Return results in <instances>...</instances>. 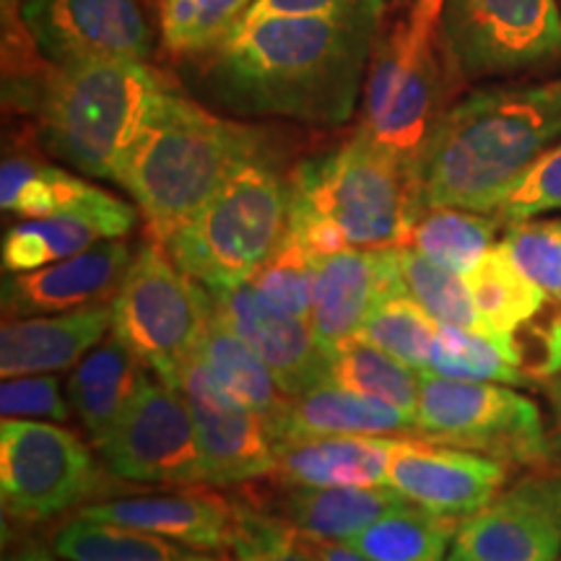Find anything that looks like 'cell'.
Returning a JSON list of instances; mask_svg holds the SVG:
<instances>
[{"label":"cell","instance_id":"obj_50","mask_svg":"<svg viewBox=\"0 0 561 561\" xmlns=\"http://www.w3.org/2000/svg\"><path fill=\"white\" fill-rule=\"evenodd\" d=\"M403 3H413V0H388V5H403Z\"/></svg>","mask_w":561,"mask_h":561},{"label":"cell","instance_id":"obj_39","mask_svg":"<svg viewBox=\"0 0 561 561\" xmlns=\"http://www.w3.org/2000/svg\"><path fill=\"white\" fill-rule=\"evenodd\" d=\"M512 261L546 297L561 305V219H528L504 227L500 240Z\"/></svg>","mask_w":561,"mask_h":561},{"label":"cell","instance_id":"obj_35","mask_svg":"<svg viewBox=\"0 0 561 561\" xmlns=\"http://www.w3.org/2000/svg\"><path fill=\"white\" fill-rule=\"evenodd\" d=\"M53 551L62 561H178L185 557L167 538L81 515L55 533Z\"/></svg>","mask_w":561,"mask_h":561},{"label":"cell","instance_id":"obj_20","mask_svg":"<svg viewBox=\"0 0 561 561\" xmlns=\"http://www.w3.org/2000/svg\"><path fill=\"white\" fill-rule=\"evenodd\" d=\"M0 206L19 219L81 214L107 224L115 240L130 234L138 210L79 174L47 164L32 153H5L0 170Z\"/></svg>","mask_w":561,"mask_h":561},{"label":"cell","instance_id":"obj_6","mask_svg":"<svg viewBox=\"0 0 561 561\" xmlns=\"http://www.w3.org/2000/svg\"><path fill=\"white\" fill-rule=\"evenodd\" d=\"M291 206L335 224L351 248L364 250L401 248L421 214L409 161L364 130L301 161L291 172Z\"/></svg>","mask_w":561,"mask_h":561},{"label":"cell","instance_id":"obj_16","mask_svg":"<svg viewBox=\"0 0 561 561\" xmlns=\"http://www.w3.org/2000/svg\"><path fill=\"white\" fill-rule=\"evenodd\" d=\"M206 291L216 314L255 351L286 396L297 398L331 380V351L314 335L310 320L280 310L250 280Z\"/></svg>","mask_w":561,"mask_h":561},{"label":"cell","instance_id":"obj_28","mask_svg":"<svg viewBox=\"0 0 561 561\" xmlns=\"http://www.w3.org/2000/svg\"><path fill=\"white\" fill-rule=\"evenodd\" d=\"M483 333L512 335L538 318L549 305L541 286L517 268L502 242H496L481 263L466 276Z\"/></svg>","mask_w":561,"mask_h":561},{"label":"cell","instance_id":"obj_47","mask_svg":"<svg viewBox=\"0 0 561 561\" xmlns=\"http://www.w3.org/2000/svg\"><path fill=\"white\" fill-rule=\"evenodd\" d=\"M178 561H227V559H216V557H201V553H185V557Z\"/></svg>","mask_w":561,"mask_h":561},{"label":"cell","instance_id":"obj_30","mask_svg":"<svg viewBox=\"0 0 561 561\" xmlns=\"http://www.w3.org/2000/svg\"><path fill=\"white\" fill-rule=\"evenodd\" d=\"M458 528L460 520L403 502L346 543L369 561H447V546Z\"/></svg>","mask_w":561,"mask_h":561},{"label":"cell","instance_id":"obj_18","mask_svg":"<svg viewBox=\"0 0 561 561\" xmlns=\"http://www.w3.org/2000/svg\"><path fill=\"white\" fill-rule=\"evenodd\" d=\"M403 291L398 248H346L312 261L310 325L328 351L359 335L385 294Z\"/></svg>","mask_w":561,"mask_h":561},{"label":"cell","instance_id":"obj_12","mask_svg":"<svg viewBox=\"0 0 561 561\" xmlns=\"http://www.w3.org/2000/svg\"><path fill=\"white\" fill-rule=\"evenodd\" d=\"M107 468L138 483H203V460L191 409L164 380H146L128 411L100 445Z\"/></svg>","mask_w":561,"mask_h":561},{"label":"cell","instance_id":"obj_8","mask_svg":"<svg viewBox=\"0 0 561 561\" xmlns=\"http://www.w3.org/2000/svg\"><path fill=\"white\" fill-rule=\"evenodd\" d=\"M208 314V291L174 263L164 242L149 237L112 299V335L159 380L172 385L180 369L198 356Z\"/></svg>","mask_w":561,"mask_h":561},{"label":"cell","instance_id":"obj_29","mask_svg":"<svg viewBox=\"0 0 561 561\" xmlns=\"http://www.w3.org/2000/svg\"><path fill=\"white\" fill-rule=\"evenodd\" d=\"M434 377L468 382H500L512 388L533 385L523 371L512 335L471 331V328L439 325L434 335L430 371Z\"/></svg>","mask_w":561,"mask_h":561},{"label":"cell","instance_id":"obj_24","mask_svg":"<svg viewBox=\"0 0 561 561\" xmlns=\"http://www.w3.org/2000/svg\"><path fill=\"white\" fill-rule=\"evenodd\" d=\"M146 369L149 367L117 335L96 343L70 369L66 382L70 411L76 413L96 447L110 437L133 398L149 380Z\"/></svg>","mask_w":561,"mask_h":561},{"label":"cell","instance_id":"obj_32","mask_svg":"<svg viewBox=\"0 0 561 561\" xmlns=\"http://www.w3.org/2000/svg\"><path fill=\"white\" fill-rule=\"evenodd\" d=\"M104 240H115L107 224L81 214H60L47 219H24L5 231L3 271L30 273L66 257L87 252Z\"/></svg>","mask_w":561,"mask_h":561},{"label":"cell","instance_id":"obj_48","mask_svg":"<svg viewBox=\"0 0 561 561\" xmlns=\"http://www.w3.org/2000/svg\"><path fill=\"white\" fill-rule=\"evenodd\" d=\"M13 561H53V559L39 557V553H30V557H21V559H13Z\"/></svg>","mask_w":561,"mask_h":561},{"label":"cell","instance_id":"obj_9","mask_svg":"<svg viewBox=\"0 0 561 561\" xmlns=\"http://www.w3.org/2000/svg\"><path fill=\"white\" fill-rule=\"evenodd\" d=\"M416 437L551 471L549 432L541 409L523 392L496 382L424 375L416 405Z\"/></svg>","mask_w":561,"mask_h":561},{"label":"cell","instance_id":"obj_21","mask_svg":"<svg viewBox=\"0 0 561 561\" xmlns=\"http://www.w3.org/2000/svg\"><path fill=\"white\" fill-rule=\"evenodd\" d=\"M79 515L206 551L231 549L240 528V507L206 489L96 502L81 507Z\"/></svg>","mask_w":561,"mask_h":561},{"label":"cell","instance_id":"obj_2","mask_svg":"<svg viewBox=\"0 0 561 561\" xmlns=\"http://www.w3.org/2000/svg\"><path fill=\"white\" fill-rule=\"evenodd\" d=\"M561 138V76L491 87L455 102L413 159L419 206L494 214L533 161Z\"/></svg>","mask_w":561,"mask_h":561},{"label":"cell","instance_id":"obj_3","mask_svg":"<svg viewBox=\"0 0 561 561\" xmlns=\"http://www.w3.org/2000/svg\"><path fill=\"white\" fill-rule=\"evenodd\" d=\"M167 83L170 79L144 60L50 62L37 81L5 94L3 102L34 117L42 146L55 159L87 178L117 182Z\"/></svg>","mask_w":561,"mask_h":561},{"label":"cell","instance_id":"obj_33","mask_svg":"<svg viewBox=\"0 0 561 561\" xmlns=\"http://www.w3.org/2000/svg\"><path fill=\"white\" fill-rule=\"evenodd\" d=\"M331 380L377 401L416 413L424 375L362 335L331 348Z\"/></svg>","mask_w":561,"mask_h":561},{"label":"cell","instance_id":"obj_46","mask_svg":"<svg viewBox=\"0 0 561 561\" xmlns=\"http://www.w3.org/2000/svg\"><path fill=\"white\" fill-rule=\"evenodd\" d=\"M26 5V0H0V13H3V21H19L21 9Z\"/></svg>","mask_w":561,"mask_h":561},{"label":"cell","instance_id":"obj_37","mask_svg":"<svg viewBox=\"0 0 561 561\" xmlns=\"http://www.w3.org/2000/svg\"><path fill=\"white\" fill-rule=\"evenodd\" d=\"M437 328L439 322L430 318L424 307L416 305L409 294L390 291L377 301L375 310L364 320L359 335L426 375Z\"/></svg>","mask_w":561,"mask_h":561},{"label":"cell","instance_id":"obj_4","mask_svg":"<svg viewBox=\"0 0 561 561\" xmlns=\"http://www.w3.org/2000/svg\"><path fill=\"white\" fill-rule=\"evenodd\" d=\"M263 151L268 146L255 128L216 115L170 81L125 157L117 185L136 201L151 240L167 244L244 161Z\"/></svg>","mask_w":561,"mask_h":561},{"label":"cell","instance_id":"obj_11","mask_svg":"<svg viewBox=\"0 0 561 561\" xmlns=\"http://www.w3.org/2000/svg\"><path fill=\"white\" fill-rule=\"evenodd\" d=\"M96 462L83 442L60 424L3 421L0 494L3 512L19 523H45L87 500Z\"/></svg>","mask_w":561,"mask_h":561},{"label":"cell","instance_id":"obj_25","mask_svg":"<svg viewBox=\"0 0 561 561\" xmlns=\"http://www.w3.org/2000/svg\"><path fill=\"white\" fill-rule=\"evenodd\" d=\"M413 432H416V413L325 380L294 398L280 439L341 437V434L396 437Z\"/></svg>","mask_w":561,"mask_h":561},{"label":"cell","instance_id":"obj_1","mask_svg":"<svg viewBox=\"0 0 561 561\" xmlns=\"http://www.w3.org/2000/svg\"><path fill=\"white\" fill-rule=\"evenodd\" d=\"M385 13L242 21L193 60L206 94L234 115L339 128L362 100Z\"/></svg>","mask_w":561,"mask_h":561},{"label":"cell","instance_id":"obj_27","mask_svg":"<svg viewBox=\"0 0 561 561\" xmlns=\"http://www.w3.org/2000/svg\"><path fill=\"white\" fill-rule=\"evenodd\" d=\"M198 356L214 371L216 380L263 421L273 442L284 437L294 398L286 396L276 377H273V371L257 359L255 351L216 314L214 305H210L208 325L206 333H203Z\"/></svg>","mask_w":561,"mask_h":561},{"label":"cell","instance_id":"obj_43","mask_svg":"<svg viewBox=\"0 0 561 561\" xmlns=\"http://www.w3.org/2000/svg\"><path fill=\"white\" fill-rule=\"evenodd\" d=\"M388 11V0H255L244 21L286 16H343V13Z\"/></svg>","mask_w":561,"mask_h":561},{"label":"cell","instance_id":"obj_42","mask_svg":"<svg viewBox=\"0 0 561 561\" xmlns=\"http://www.w3.org/2000/svg\"><path fill=\"white\" fill-rule=\"evenodd\" d=\"M0 413H3V421L47 419L60 424L70 419V403L68 396H62V385L55 375L3 377Z\"/></svg>","mask_w":561,"mask_h":561},{"label":"cell","instance_id":"obj_7","mask_svg":"<svg viewBox=\"0 0 561 561\" xmlns=\"http://www.w3.org/2000/svg\"><path fill=\"white\" fill-rule=\"evenodd\" d=\"M439 11L442 0H413L401 19L380 30L364 81L359 130L409 161L411 170L445 112L450 70L437 39Z\"/></svg>","mask_w":561,"mask_h":561},{"label":"cell","instance_id":"obj_34","mask_svg":"<svg viewBox=\"0 0 561 561\" xmlns=\"http://www.w3.org/2000/svg\"><path fill=\"white\" fill-rule=\"evenodd\" d=\"M255 0H157L159 37L174 58H201L219 47Z\"/></svg>","mask_w":561,"mask_h":561},{"label":"cell","instance_id":"obj_41","mask_svg":"<svg viewBox=\"0 0 561 561\" xmlns=\"http://www.w3.org/2000/svg\"><path fill=\"white\" fill-rule=\"evenodd\" d=\"M549 210H561V144L541 153L528 172L512 185L507 198L494 210L504 224L538 219Z\"/></svg>","mask_w":561,"mask_h":561},{"label":"cell","instance_id":"obj_45","mask_svg":"<svg viewBox=\"0 0 561 561\" xmlns=\"http://www.w3.org/2000/svg\"><path fill=\"white\" fill-rule=\"evenodd\" d=\"M301 536H305V533H301ZM305 538L318 561H369L346 541H325V538H310V536H305Z\"/></svg>","mask_w":561,"mask_h":561},{"label":"cell","instance_id":"obj_49","mask_svg":"<svg viewBox=\"0 0 561 561\" xmlns=\"http://www.w3.org/2000/svg\"><path fill=\"white\" fill-rule=\"evenodd\" d=\"M447 561H471V559H468V557H462L460 551H455V549H453V553H450V557H447Z\"/></svg>","mask_w":561,"mask_h":561},{"label":"cell","instance_id":"obj_5","mask_svg":"<svg viewBox=\"0 0 561 561\" xmlns=\"http://www.w3.org/2000/svg\"><path fill=\"white\" fill-rule=\"evenodd\" d=\"M289 210L291 174L278 170L268 149L244 161L167 250L203 289L244 284L286 234Z\"/></svg>","mask_w":561,"mask_h":561},{"label":"cell","instance_id":"obj_13","mask_svg":"<svg viewBox=\"0 0 561 561\" xmlns=\"http://www.w3.org/2000/svg\"><path fill=\"white\" fill-rule=\"evenodd\" d=\"M172 388L191 409L203 460V483L234 486L273 473L276 442L263 421L216 380L201 356L180 369Z\"/></svg>","mask_w":561,"mask_h":561},{"label":"cell","instance_id":"obj_10","mask_svg":"<svg viewBox=\"0 0 561 561\" xmlns=\"http://www.w3.org/2000/svg\"><path fill=\"white\" fill-rule=\"evenodd\" d=\"M437 39L455 81L557 66L559 0H442Z\"/></svg>","mask_w":561,"mask_h":561},{"label":"cell","instance_id":"obj_17","mask_svg":"<svg viewBox=\"0 0 561 561\" xmlns=\"http://www.w3.org/2000/svg\"><path fill=\"white\" fill-rule=\"evenodd\" d=\"M507 481V466L489 455L426 439L392 442L388 486L405 502L434 515L466 520L494 500Z\"/></svg>","mask_w":561,"mask_h":561},{"label":"cell","instance_id":"obj_22","mask_svg":"<svg viewBox=\"0 0 561 561\" xmlns=\"http://www.w3.org/2000/svg\"><path fill=\"white\" fill-rule=\"evenodd\" d=\"M112 328V301L53 318H11L0 328V375H55L73 369Z\"/></svg>","mask_w":561,"mask_h":561},{"label":"cell","instance_id":"obj_14","mask_svg":"<svg viewBox=\"0 0 561 561\" xmlns=\"http://www.w3.org/2000/svg\"><path fill=\"white\" fill-rule=\"evenodd\" d=\"M455 551L471 561H557L561 471L525 476L460 523Z\"/></svg>","mask_w":561,"mask_h":561},{"label":"cell","instance_id":"obj_44","mask_svg":"<svg viewBox=\"0 0 561 561\" xmlns=\"http://www.w3.org/2000/svg\"><path fill=\"white\" fill-rule=\"evenodd\" d=\"M541 388L549 398L551 405V432H549V453H551V468L561 471V375L551 377V380L541 382Z\"/></svg>","mask_w":561,"mask_h":561},{"label":"cell","instance_id":"obj_19","mask_svg":"<svg viewBox=\"0 0 561 561\" xmlns=\"http://www.w3.org/2000/svg\"><path fill=\"white\" fill-rule=\"evenodd\" d=\"M133 252L123 240H104L87 252L3 280L5 318L60 314L112 301L121 291Z\"/></svg>","mask_w":561,"mask_h":561},{"label":"cell","instance_id":"obj_26","mask_svg":"<svg viewBox=\"0 0 561 561\" xmlns=\"http://www.w3.org/2000/svg\"><path fill=\"white\" fill-rule=\"evenodd\" d=\"M405 500L385 486H289L271 502L273 515L310 538L348 541Z\"/></svg>","mask_w":561,"mask_h":561},{"label":"cell","instance_id":"obj_40","mask_svg":"<svg viewBox=\"0 0 561 561\" xmlns=\"http://www.w3.org/2000/svg\"><path fill=\"white\" fill-rule=\"evenodd\" d=\"M234 561H318L297 528L263 510L240 507V528L231 543Z\"/></svg>","mask_w":561,"mask_h":561},{"label":"cell","instance_id":"obj_36","mask_svg":"<svg viewBox=\"0 0 561 561\" xmlns=\"http://www.w3.org/2000/svg\"><path fill=\"white\" fill-rule=\"evenodd\" d=\"M398 273H401L403 291L439 325L483 331L468 280H462L460 273L430 261L409 244L398 248Z\"/></svg>","mask_w":561,"mask_h":561},{"label":"cell","instance_id":"obj_23","mask_svg":"<svg viewBox=\"0 0 561 561\" xmlns=\"http://www.w3.org/2000/svg\"><path fill=\"white\" fill-rule=\"evenodd\" d=\"M390 437H305L276 442L273 479L284 486H382L388 481Z\"/></svg>","mask_w":561,"mask_h":561},{"label":"cell","instance_id":"obj_38","mask_svg":"<svg viewBox=\"0 0 561 561\" xmlns=\"http://www.w3.org/2000/svg\"><path fill=\"white\" fill-rule=\"evenodd\" d=\"M250 284L265 294L273 305L294 318L310 320L312 312V257L286 231L276 250L265 257L261 268L250 276Z\"/></svg>","mask_w":561,"mask_h":561},{"label":"cell","instance_id":"obj_15","mask_svg":"<svg viewBox=\"0 0 561 561\" xmlns=\"http://www.w3.org/2000/svg\"><path fill=\"white\" fill-rule=\"evenodd\" d=\"M21 21L50 62L149 60L153 32L138 0H26Z\"/></svg>","mask_w":561,"mask_h":561},{"label":"cell","instance_id":"obj_31","mask_svg":"<svg viewBox=\"0 0 561 561\" xmlns=\"http://www.w3.org/2000/svg\"><path fill=\"white\" fill-rule=\"evenodd\" d=\"M502 227L507 224L496 214H476L466 208H426L413 221L405 244L430 261L468 276L494 248Z\"/></svg>","mask_w":561,"mask_h":561}]
</instances>
